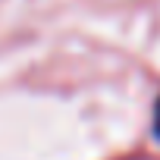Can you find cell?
<instances>
[{
    "label": "cell",
    "mask_w": 160,
    "mask_h": 160,
    "mask_svg": "<svg viewBox=\"0 0 160 160\" xmlns=\"http://www.w3.org/2000/svg\"><path fill=\"white\" fill-rule=\"evenodd\" d=\"M154 132L160 138V98H157V107H154Z\"/></svg>",
    "instance_id": "6da1fadb"
}]
</instances>
